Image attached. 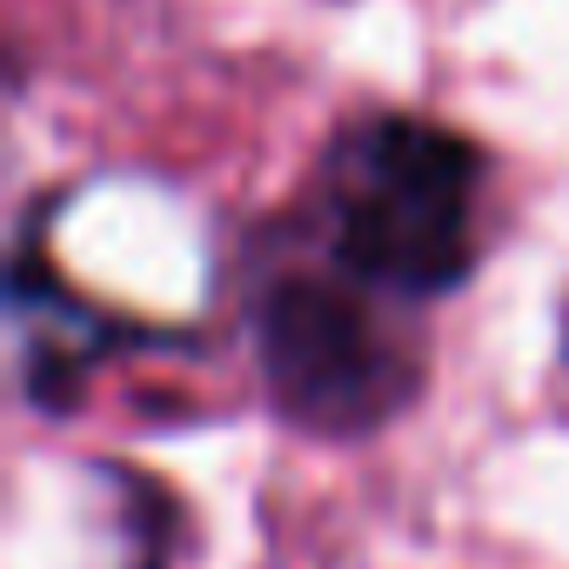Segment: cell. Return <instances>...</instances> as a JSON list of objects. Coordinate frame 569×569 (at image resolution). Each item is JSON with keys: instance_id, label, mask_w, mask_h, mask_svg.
I'll return each mask as SVG.
<instances>
[{"instance_id": "6da1fadb", "label": "cell", "mask_w": 569, "mask_h": 569, "mask_svg": "<svg viewBox=\"0 0 569 569\" xmlns=\"http://www.w3.org/2000/svg\"><path fill=\"white\" fill-rule=\"evenodd\" d=\"M476 148L422 114H369L329 154V248L382 296H442L476 261Z\"/></svg>"}, {"instance_id": "3957f363", "label": "cell", "mask_w": 569, "mask_h": 569, "mask_svg": "<svg viewBox=\"0 0 569 569\" xmlns=\"http://www.w3.org/2000/svg\"><path fill=\"white\" fill-rule=\"evenodd\" d=\"M562 349H569V316H562Z\"/></svg>"}, {"instance_id": "7a4b0ae2", "label": "cell", "mask_w": 569, "mask_h": 569, "mask_svg": "<svg viewBox=\"0 0 569 569\" xmlns=\"http://www.w3.org/2000/svg\"><path fill=\"white\" fill-rule=\"evenodd\" d=\"M254 342L281 416L322 436H362L416 396V356L336 281H274Z\"/></svg>"}]
</instances>
